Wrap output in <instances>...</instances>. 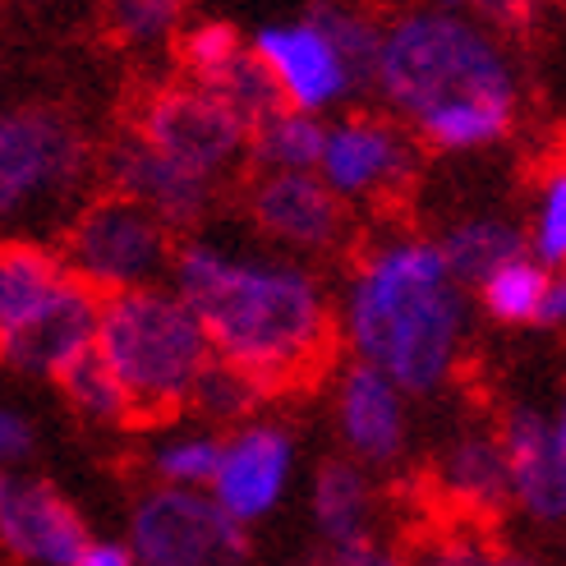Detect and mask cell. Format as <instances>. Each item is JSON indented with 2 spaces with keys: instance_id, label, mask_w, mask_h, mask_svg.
<instances>
[{
  "instance_id": "6da1fadb",
  "label": "cell",
  "mask_w": 566,
  "mask_h": 566,
  "mask_svg": "<svg viewBox=\"0 0 566 566\" xmlns=\"http://www.w3.org/2000/svg\"><path fill=\"white\" fill-rule=\"evenodd\" d=\"M171 291L203 323L212 355L244 369L268 396L327 374L336 318L314 272L286 259H253L217 240H185L171 253Z\"/></svg>"
},
{
  "instance_id": "7a4b0ae2",
  "label": "cell",
  "mask_w": 566,
  "mask_h": 566,
  "mask_svg": "<svg viewBox=\"0 0 566 566\" xmlns=\"http://www.w3.org/2000/svg\"><path fill=\"white\" fill-rule=\"evenodd\" d=\"M374 88L438 153L502 144L521 116V83L497 33L442 6L382 23Z\"/></svg>"
},
{
  "instance_id": "3957f363",
  "label": "cell",
  "mask_w": 566,
  "mask_h": 566,
  "mask_svg": "<svg viewBox=\"0 0 566 566\" xmlns=\"http://www.w3.org/2000/svg\"><path fill=\"white\" fill-rule=\"evenodd\" d=\"M465 286L438 240L391 235L350 272L342 332L359 364H374L401 391L429 396L451 382L465 346Z\"/></svg>"
},
{
  "instance_id": "277c9868",
  "label": "cell",
  "mask_w": 566,
  "mask_h": 566,
  "mask_svg": "<svg viewBox=\"0 0 566 566\" xmlns=\"http://www.w3.org/2000/svg\"><path fill=\"white\" fill-rule=\"evenodd\" d=\"M93 350L125 387L138 423H161L189 410V391L212 359L203 323L171 286L102 295Z\"/></svg>"
},
{
  "instance_id": "5b68a950",
  "label": "cell",
  "mask_w": 566,
  "mask_h": 566,
  "mask_svg": "<svg viewBox=\"0 0 566 566\" xmlns=\"http://www.w3.org/2000/svg\"><path fill=\"white\" fill-rule=\"evenodd\" d=\"M61 263L74 281L93 286L97 295H116L134 286H157V276L171 272V231L134 198L106 189L83 203L65 235H61Z\"/></svg>"
},
{
  "instance_id": "8992f818",
  "label": "cell",
  "mask_w": 566,
  "mask_h": 566,
  "mask_svg": "<svg viewBox=\"0 0 566 566\" xmlns=\"http://www.w3.org/2000/svg\"><path fill=\"white\" fill-rule=\"evenodd\" d=\"M93 148L55 106H19L0 116V221L33 212L83 185Z\"/></svg>"
},
{
  "instance_id": "52a82bcc",
  "label": "cell",
  "mask_w": 566,
  "mask_h": 566,
  "mask_svg": "<svg viewBox=\"0 0 566 566\" xmlns=\"http://www.w3.org/2000/svg\"><path fill=\"white\" fill-rule=\"evenodd\" d=\"M125 129L208 180L226 176L249 153V125L221 97H212L189 78L157 83V88L138 93Z\"/></svg>"
},
{
  "instance_id": "ba28073f",
  "label": "cell",
  "mask_w": 566,
  "mask_h": 566,
  "mask_svg": "<svg viewBox=\"0 0 566 566\" xmlns=\"http://www.w3.org/2000/svg\"><path fill=\"white\" fill-rule=\"evenodd\" d=\"M129 553L138 566H244L249 534L212 493L157 484L134 502Z\"/></svg>"
},
{
  "instance_id": "9c48e42d",
  "label": "cell",
  "mask_w": 566,
  "mask_h": 566,
  "mask_svg": "<svg viewBox=\"0 0 566 566\" xmlns=\"http://www.w3.org/2000/svg\"><path fill=\"white\" fill-rule=\"evenodd\" d=\"M253 231L291 253H336L350 235V208L318 171H259L244 193Z\"/></svg>"
},
{
  "instance_id": "30bf717a",
  "label": "cell",
  "mask_w": 566,
  "mask_h": 566,
  "mask_svg": "<svg viewBox=\"0 0 566 566\" xmlns=\"http://www.w3.org/2000/svg\"><path fill=\"white\" fill-rule=\"evenodd\" d=\"M97 171L106 176V189H116L125 198H134L138 208H148L166 231H193L203 226L212 212L217 185L208 176L189 171V166L171 161L166 153L148 148L138 134L120 129L97 157Z\"/></svg>"
},
{
  "instance_id": "8fae6325",
  "label": "cell",
  "mask_w": 566,
  "mask_h": 566,
  "mask_svg": "<svg viewBox=\"0 0 566 566\" xmlns=\"http://www.w3.org/2000/svg\"><path fill=\"white\" fill-rule=\"evenodd\" d=\"M93 544L78 506L38 474L0 470V548L23 566H74Z\"/></svg>"
},
{
  "instance_id": "7c38bea8",
  "label": "cell",
  "mask_w": 566,
  "mask_h": 566,
  "mask_svg": "<svg viewBox=\"0 0 566 566\" xmlns=\"http://www.w3.org/2000/svg\"><path fill=\"white\" fill-rule=\"evenodd\" d=\"M318 176L346 203L387 198L415 180V144L406 129L382 116H346L327 125Z\"/></svg>"
},
{
  "instance_id": "4fadbf2b",
  "label": "cell",
  "mask_w": 566,
  "mask_h": 566,
  "mask_svg": "<svg viewBox=\"0 0 566 566\" xmlns=\"http://www.w3.org/2000/svg\"><path fill=\"white\" fill-rule=\"evenodd\" d=\"M295 470V442L281 423L244 419L231 438H221V457L212 470V502L231 521L253 525L272 516L281 497H286Z\"/></svg>"
},
{
  "instance_id": "5bb4252c",
  "label": "cell",
  "mask_w": 566,
  "mask_h": 566,
  "mask_svg": "<svg viewBox=\"0 0 566 566\" xmlns=\"http://www.w3.org/2000/svg\"><path fill=\"white\" fill-rule=\"evenodd\" d=\"M259 51V61L268 65V74L276 78L281 97L295 111H327L342 106L346 97H355V78L342 61V51L332 46V38L314 19H291V23H268L253 33L249 42Z\"/></svg>"
},
{
  "instance_id": "9a60e30c",
  "label": "cell",
  "mask_w": 566,
  "mask_h": 566,
  "mask_svg": "<svg viewBox=\"0 0 566 566\" xmlns=\"http://www.w3.org/2000/svg\"><path fill=\"white\" fill-rule=\"evenodd\" d=\"M433 502L442 506V521L489 530L512 506V474H506V451L493 429L457 433L429 470Z\"/></svg>"
},
{
  "instance_id": "2e32d148",
  "label": "cell",
  "mask_w": 566,
  "mask_h": 566,
  "mask_svg": "<svg viewBox=\"0 0 566 566\" xmlns=\"http://www.w3.org/2000/svg\"><path fill=\"white\" fill-rule=\"evenodd\" d=\"M502 451L506 474H512V506L539 525L566 521V451L553 433V419L534 406H512L502 419Z\"/></svg>"
},
{
  "instance_id": "e0dca14e",
  "label": "cell",
  "mask_w": 566,
  "mask_h": 566,
  "mask_svg": "<svg viewBox=\"0 0 566 566\" xmlns=\"http://www.w3.org/2000/svg\"><path fill=\"white\" fill-rule=\"evenodd\" d=\"M97 308H102V295L70 276L33 323L0 336V364L28 378H55L78 350L93 346Z\"/></svg>"
},
{
  "instance_id": "ac0fdd59",
  "label": "cell",
  "mask_w": 566,
  "mask_h": 566,
  "mask_svg": "<svg viewBox=\"0 0 566 566\" xmlns=\"http://www.w3.org/2000/svg\"><path fill=\"white\" fill-rule=\"evenodd\" d=\"M336 429L355 461L391 465L406 451V391L355 359L336 382Z\"/></svg>"
},
{
  "instance_id": "d6986e66",
  "label": "cell",
  "mask_w": 566,
  "mask_h": 566,
  "mask_svg": "<svg viewBox=\"0 0 566 566\" xmlns=\"http://www.w3.org/2000/svg\"><path fill=\"white\" fill-rule=\"evenodd\" d=\"M70 281L61 253L38 240H0V336L33 323Z\"/></svg>"
},
{
  "instance_id": "ffe728a7",
  "label": "cell",
  "mask_w": 566,
  "mask_h": 566,
  "mask_svg": "<svg viewBox=\"0 0 566 566\" xmlns=\"http://www.w3.org/2000/svg\"><path fill=\"white\" fill-rule=\"evenodd\" d=\"M314 525L327 548H346L374 534V484L359 461H323L314 474Z\"/></svg>"
},
{
  "instance_id": "44dd1931",
  "label": "cell",
  "mask_w": 566,
  "mask_h": 566,
  "mask_svg": "<svg viewBox=\"0 0 566 566\" xmlns=\"http://www.w3.org/2000/svg\"><path fill=\"white\" fill-rule=\"evenodd\" d=\"M438 249H442V259L461 286H479V281L493 276L502 263L525 259L530 240H525L521 226L506 221V217H465L457 226H447Z\"/></svg>"
},
{
  "instance_id": "7402d4cb",
  "label": "cell",
  "mask_w": 566,
  "mask_h": 566,
  "mask_svg": "<svg viewBox=\"0 0 566 566\" xmlns=\"http://www.w3.org/2000/svg\"><path fill=\"white\" fill-rule=\"evenodd\" d=\"M323 138H327V125L314 116V111L281 106L276 116H268L263 125L249 129L244 157H253L259 171H318Z\"/></svg>"
},
{
  "instance_id": "603a6c76",
  "label": "cell",
  "mask_w": 566,
  "mask_h": 566,
  "mask_svg": "<svg viewBox=\"0 0 566 566\" xmlns=\"http://www.w3.org/2000/svg\"><path fill=\"white\" fill-rule=\"evenodd\" d=\"M55 387H61V396L70 401V410L78 419H88V423H102V429H125V423H138L134 419V406H129V396L125 387L116 382V374L102 364V355L88 346V350H78L61 374H55Z\"/></svg>"
},
{
  "instance_id": "cb8c5ba5",
  "label": "cell",
  "mask_w": 566,
  "mask_h": 566,
  "mask_svg": "<svg viewBox=\"0 0 566 566\" xmlns=\"http://www.w3.org/2000/svg\"><path fill=\"white\" fill-rule=\"evenodd\" d=\"M548 281H553V268L525 253V259L502 263L493 276L479 281L474 295H479V308L502 327H539Z\"/></svg>"
},
{
  "instance_id": "d4e9b609",
  "label": "cell",
  "mask_w": 566,
  "mask_h": 566,
  "mask_svg": "<svg viewBox=\"0 0 566 566\" xmlns=\"http://www.w3.org/2000/svg\"><path fill=\"white\" fill-rule=\"evenodd\" d=\"M198 88H208L212 97H221L249 129L263 125L268 116H276V111L286 106V97H281V88H276V78L268 74V65L259 61V51H253L249 42L208 83H198Z\"/></svg>"
},
{
  "instance_id": "484cf974",
  "label": "cell",
  "mask_w": 566,
  "mask_h": 566,
  "mask_svg": "<svg viewBox=\"0 0 566 566\" xmlns=\"http://www.w3.org/2000/svg\"><path fill=\"white\" fill-rule=\"evenodd\" d=\"M323 33L332 38V46L342 51V61L355 78V93H369L374 88V74H378V42H382V23L369 19L364 10L355 6H336V0H318L314 10H308Z\"/></svg>"
},
{
  "instance_id": "4316f807",
  "label": "cell",
  "mask_w": 566,
  "mask_h": 566,
  "mask_svg": "<svg viewBox=\"0 0 566 566\" xmlns=\"http://www.w3.org/2000/svg\"><path fill=\"white\" fill-rule=\"evenodd\" d=\"M263 401H272V396L244 369H235V364H226L217 355L208 359V369L198 374V382L189 391V410L208 423H244Z\"/></svg>"
},
{
  "instance_id": "83f0119b",
  "label": "cell",
  "mask_w": 566,
  "mask_h": 566,
  "mask_svg": "<svg viewBox=\"0 0 566 566\" xmlns=\"http://www.w3.org/2000/svg\"><path fill=\"white\" fill-rule=\"evenodd\" d=\"M221 457V438L203 433V429H189V433H171L153 447V474L157 484H171V489H208L212 484V470Z\"/></svg>"
},
{
  "instance_id": "f1b7e54d",
  "label": "cell",
  "mask_w": 566,
  "mask_h": 566,
  "mask_svg": "<svg viewBox=\"0 0 566 566\" xmlns=\"http://www.w3.org/2000/svg\"><path fill=\"white\" fill-rule=\"evenodd\" d=\"M189 0H106L102 23L116 46H153L180 28Z\"/></svg>"
},
{
  "instance_id": "f546056e",
  "label": "cell",
  "mask_w": 566,
  "mask_h": 566,
  "mask_svg": "<svg viewBox=\"0 0 566 566\" xmlns=\"http://www.w3.org/2000/svg\"><path fill=\"white\" fill-rule=\"evenodd\" d=\"M530 259H539L544 268H566V157H557L544 180L539 193H534V221H530Z\"/></svg>"
},
{
  "instance_id": "4dcf8cb0",
  "label": "cell",
  "mask_w": 566,
  "mask_h": 566,
  "mask_svg": "<svg viewBox=\"0 0 566 566\" xmlns=\"http://www.w3.org/2000/svg\"><path fill=\"white\" fill-rule=\"evenodd\" d=\"M442 10H457L474 23H484L497 38H530L544 19L548 0H433Z\"/></svg>"
},
{
  "instance_id": "1f68e13d",
  "label": "cell",
  "mask_w": 566,
  "mask_h": 566,
  "mask_svg": "<svg viewBox=\"0 0 566 566\" xmlns=\"http://www.w3.org/2000/svg\"><path fill=\"white\" fill-rule=\"evenodd\" d=\"M323 566H410V557L401 548H391L382 539H359V544H346V548H327V562Z\"/></svg>"
},
{
  "instance_id": "d6a6232c",
  "label": "cell",
  "mask_w": 566,
  "mask_h": 566,
  "mask_svg": "<svg viewBox=\"0 0 566 566\" xmlns=\"http://www.w3.org/2000/svg\"><path fill=\"white\" fill-rule=\"evenodd\" d=\"M33 451V429L14 410H0V465H14Z\"/></svg>"
},
{
  "instance_id": "836d02e7",
  "label": "cell",
  "mask_w": 566,
  "mask_h": 566,
  "mask_svg": "<svg viewBox=\"0 0 566 566\" xmlns=\"http://www.w3.org/2000/svg\"><path fill=\"white\" fill-rule=\"evenodd\" d=\"M74 566H138L129 544H111V539H93L88 548H83L74 557Z\"/></svg>"
},
{
  "instance_id": "e575fe53",
  "label": "cell",
  "mask_w": 566,
  "mask_h": 566,
  "mask_svg": "<svg viewBox=\"0 0 566 566\" xmlns=\"http://www.w3.org/2000/svg\"><path fill=\"white\" fill-rule=\"evenodd\" d=\"M539 327H566V268H557V272H553V281H548Z\"/></svg>"
},
{
  "instance_id": "d590c367",
  "label": "cell",
  "mask_w": 566,
  "mask_h": 566,
  "mask_svg": "<svg viewBox=\"0 0 566 566\" xmlns=\"http://www.w3.org/2000/svg\"><path fill=\"white\" fill-rule=\"evenodd\" d=\"M479 566H539L534 557H521V553H512V548H497V544H489L484 548V562Z\"/></svg>"
},
{
  "instance_id": "8d00e7d4",
  "label": "cell",
  "mask_w": 566,
  "mask_h": 566,
  "mask_svg": "<svg viewBox=\"0 0 566 566\" xmlns=\"http://www.w3.org/2000/svg\"><path fill=\"white\" fill-rule=\"evenodd\" d=\"M553 433H557V442H562V451H566V396H562V406H557V419H553Z\"/></svg>"
}]
</instances>
